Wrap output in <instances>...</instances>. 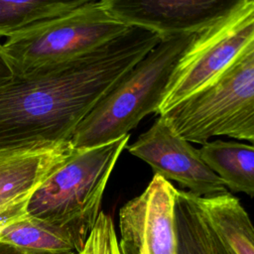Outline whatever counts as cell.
<instances>
[{"mask_svg":"<svg viewBox=\"0 0 254 254\" xmlns=\"http://www.w3.org/2000/svg\"><path fill=\"white\" fill-rule=\"evenodd\" d=\"M160 41L130 27L76 60L17 74L0 86V152L70 142L81 120Z\"/></svg>","mask_w":254,"mask_h":254,"instance_id":"6da1fadb","label":"cell"},{"mask_svg":"<svg viewBox=\"0 0 254 254\" xmlns=\"http://www.w3.org/2000/svg\"><path fill=\"white\" fill-rule=\"evenodd\" d=\"M195 35L161 39L76 126L72 147L88 149L116 141L129 135L146 115L158 114L170 77Z\"/></svg>","mask_w":254,"mask_h":254,"instance_id":"7a4b0ae2","label":"cell"},{"mask_svg":"<svg viewBox=\"0 0 254 254\" xmlns=\"http://www.w3.org/2000/svg\"><path fill=\"white\" fill-rule=\"evenodd\" d=\"M129 140L88 149H75L33 192L26 213L64 227L82 248L100 213L102 195L110 174Z\"/></svg>","mask_w":254,"mask_h":254,"instance_id":"3957f363","label":"cell"},{"mask_svg":"<svg viewBox=\"0 0 254 254\" xmlns=\"http://www.w3.org/2000/svg\"><path fill=\"white\" fill-rule=\"evenodd\" d=\"M161 117L189 142L227 136L254 144V40L213 84Z\"/></svg>","mask_w":254,"mask_h":254,"instance_id":"277c9868","label":"cell"},{"mask_svg":"<svg viewBox=\"0 0 254 254\" xmlns=\"http://www.w3.org/2000/svg\"><path fill=\"white\" fill-rule=\"evenodd\" d=\"M129 28L110 12L105 0H86L65 15L7 38L2 46L17 74H25L76 60L119 37Z\"/></svg>","mask_w":254,"mask_h":254,"instance_id":"5b68a950","label":"cell"},{"mask_svg":"<svg viewBox=\"0 0 254 254\" xmlns=\"http://www.w3.org/2000/svg\"><path fill=\"white\" fill-rule=\"evenodd\" d=\"M253 40L254 0H239L193 37L170 77L158 114H166L213 84Z\"/></svg>","mask_w":254,"mask_h":254,"instance_id":"8992f818","label":"cell"},{"mask_svg":"<svg viewBox=\"0 0 254 254\" xmlns=\"http://www.w3.org/2000/svg\"><path fill=\"white\" fill-rule=\"evenodd\" d=\"M131 155L149 164L155 176L176 181L195 196L226 192L221 179L205 164L198 149L159 117L128 147Z\"/></svg>","mask_w":254,"mask_h":254,"instance_id":"52a82bcc","label":"cell"},{"mask_svg":"<svg viewBox=\"0 0 254 254\" xmlns=\"http://www.w3.org/2000/svg\"><path fill=\"white\" fill-rule=\"evenodd\" d=\"M176 192L169 181L154 175L145 190L120 208L121 254H177Z\"/></svg>","mask_w":254,"mask_h":254,"instance_id":"ba28073f","label":"cell"},{"mask_svg":"<svg viewBox=\"0 0 254 254\" xmlns=\"http://www.w3.org/2000/svg\"><path fill=\"white\" fill-rule=\"evenodd\" d=\"M110 12L128 27L161 37L195 35L230 11L239 0H105Z\"/></svg>","mask_w":254,"mask_h":254,"instance_id":"9c48e42d","label":"cell"},{"mask_svg":"<svg viewBox=\"0 0 254 254\" xmlns=\"http://www.w3.org/2000/svg\"><path fill=\"white\" fill-rule=\"evenodd\" d=\"M74 151L64 142L0 152V226L25 212L36 189Z\"/></svg>","mask_w":254,"mask_h":254,"instance_id":"30bf717a","label":"cell"},{"mask_svg":"<svg viewBox=\"0 0 254 254\" xmlns=\"http://www.w3.org/2000/svg\"><path fill=\"white\" fill-rule=\"evenodd\" d=\"M218 245L220 254H254V225L239 200L226 191L196 196Z\"/></svg>","mask_w":254,"mask_h":254,"instance_id":"8fae6325","label":"cell"},{"mask_svg":"<svg viewBox=\"0 0 254 254\" xmlns=\"http://www.w3.org/2000/svg\"><path fill=\"white\" fill-rule=\"evenodd\" d=\"M0 242L25 254H73L79 247L71 232L26 213L0 226Z\"/></svg>","mask_w":254,"mask_h":254,"instance_id":"7c38bea8","label":"cell"},{"mask_svg":"<svg viewBox=\"0 0 254 254\" xmlns=\"http://www.w3.org/2000/svg\"><path fill=\"white\" fill-rule=\"evenodd\" d=\"M199 152L226 189L254 197V144L218 139L202 144Z\"/></svg>","mask_w":254,"mask_h":254,"instance_id":"4fadbf2b","label":"cell"},{"mask_svg":"<svg viewBox=\"0 0 254 254\" xmlns=\"http://www.w3.org/2000/svg\"><path fill=\"white\" fill-rule=\"evenodd\" d=\"M174 210L177 254H220L213 230L195 195L177 190Z\"/></svg>","mask_w":254,"mask_h":254,"instance_id":"5bb4252c","label":"cell"},{"mask_svg":"<svg viewBox=\"0 0 254 254\" xmlns=\"http://www.w3.org/2000/svg\"><path fill=\"white\" fill-rule=\"evenodd\" d=\"M85 2L0 0V37L9 38L37 24L65 15Z\"/></svg>","mask_w":254,"mask_h":254,"instance_id":"9a60e30c","label":"cell"},{"mask_svg":"<svg viewBox=\"0 0 254 254\" xmlns=\"http://www.w3.org/2000/svg\"><path fill=\"white\" fill-rule=\"evenodd\" d=\"M75 254H121L112 218L100 211L82 248Z\"/></svg>","mask_w":254,"mask_h":254,"instance_id":"2e32d148","label":"cell"},{"mask_svg":"<svg viewBox=\"0 0 254 254\" xmlns=\"http://www.w3.org/2000/svg\"><path fill=\"white\" fill-rule=\"evenodd\" d=\"M17 76L15 67L0 44V86L10 83Z\"/></svg>","mask_w":254,"mask_h":254,"instance_id":"e0dca14e","label":"cell"},{"mask_svg":"<svg viewBox=\"0 0 254 254\" xmlns=\"http://www.w3.org/2000/svg\"><path fill=\"white\" fill-rule=\"evenodd\" d=\"M0 254H25V253L21 252L20 250L14 248L8 244L0 242Z\"/></svg>","mask_w":254,"mask_h":254,"instance_id":"ac0fdd59","label":"cell"},{"mask_svg":"<svg viewBox=\"0 0 254 254\" xmlns=\"http://www.w3.org/2000/svg\"><path fill=\"white\" fill-rule=\"evenodd\" d=\"M73 254H75V253H73Z\"/></svg>","mask_w":254,"mask_h":254,"instance_id":"d6986e66","label":"cell"}]
</instances>
